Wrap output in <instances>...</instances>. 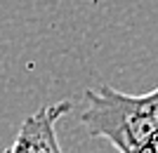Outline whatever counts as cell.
Instances as JSON below:
<instances>
[{
    "label": "cell",
    "mask_w": 158,
    "mask_h": 153,
    "mask_svg": "<svg viewBox=\"0 0 158 153\" xmlns=\"http://www.w3.org/2000/svg\"><path fill=\"white\" fill-rule=\"evenodd\" d=\"M132 153H158V134H153L151 139H146L139 148H135Z\"/></svg>",
    "instance_id": "cell-3"
},
{
    "label": "cell",
    "mask_w": 158,
    "mask_h": 153,
    "mask_svg": "<svg viewBox=\"0 0 158 153\" xmlns=\"http://www.w3.org/2000/svg\"><path fill=\"white\" fill-rule=\"evenodd\" d=\"M71 111L69 101L43 106L21 123L12 146L5 153H64L57 139V123Z\"/></svg>",
    "instance_id": "cell-2"
},
{
    "label": "cell",
    "mask_w": 158,
    "mask_h": 153,
    "mask_svg": "<svg viewBox=\"0 0 158 153\" xmlns=\"http://www.w3.org/2000/svg\"><path fill=\"white\" fill-rule=\"evenodd\" d=\"M80 120L90 137L106 139L118 153H132L158 134V87L146 94H127L109 85L87 90Z\"/></svg>",
    "instance_id": "cell-1"
}]
</instances>
